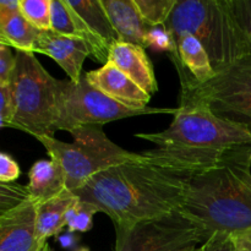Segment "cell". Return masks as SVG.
<instances>
[{
  "label": "cell",
  "mask_w": 251,
  "mask_h": 251,
  "mask_svg": "<svg viewBox=\"0 0 251 251\" xmlns=\"http://www.w3.org/2000/svg\"><path fill=\"white\" fill-rule=\"evenodd\" d=\"M16 65L10 77L15 117L10 127L33 137H54L59 118L60 81L43 68L33 53L16 51Z\"/></svg>",
  "instance_id": "obj_5"
},
{
  "label": "cell",
  "mask_w": 251,
  "mask_h": 251,
  "mask_svg": "<svg viewBox=\"0 0 251 251\" xmlns=\"http://www.w3.org/2000/svg\"><path fill=\"white\" fill-rule=\"evenodd\" d=\"M51 29L64 36L77 37L74 15L65 0H51Z\"/></svg>",
  "instance_id": "obj_24"
},
{
  "label": "cell",
  "mask_w": 251,
  "mask_h": 251,
  "mask_svg": "<svg viewBox=\"0 0 251 251\" xmlns=\"http://www.w3.org/2000/svg\"><path fill=\"white\" fill-rule=\"evenodd\" d=\"M136 137L156 146L141 153L147 162L188 178L212 169L232 150L251 145L249 130L220 118L201 100L183 95L166 130Z\"/></svg>",
  "instance_id": "obj_2"
},
{
  "label": "cell",
  "mask_w": 251,
  "mask_h": 251,
  "mask_svg": "<svg viewBox=\"0 0 251 251\" xmlns=\"http://www.w3.org/2000/svg\"><path fill=\"white\" fill-rule=\"evenodd\" d=\"M15 117V100L10 83H0V120L1 127H10Z\"/></svg>",
  "instance_id": "obj_26"
},
{
  "label": "cell",
  "mask_w": 251,
  "mask_h": 251,
  "mask_svg": "<svg viewBox=\"0 0 251 251\" xmlns=\"http://www.w3.org/2000/svg\"><path fill=\"white\" fill-rule=\"evenodd\" d=\"M29 199L41 205L61 195L66 188V176L63 167L55 159L38 161L32 166L28 173Z\"/></svg>",
  "instance_id": "obj_17"
},
{
  "label": "cell",
  "mask_w": 251,
  "mask_h": 251,
  "mask_svg": "<svg viewBox=\"0 0 251 251\" xmlns=\"http://www.w3.org/2000/svg\"><path fill=\"white\" fill-rule=\"evenodd\" d=\"M98 212L100 211L97 206L77 198L66 212V227L70 232H87L92 228L93 216Z\"/></svg>",
  "instance_id": "obj_22"
},
{
  "label": "cell",
  "mask_w": 251,
  "mask_h": 251,
  "mask_svg": "<svg viewBox=\"0 0 251 251\" xmlns=\"http://www.w3.org/2000/svg\"><path fill=\"white\" fill-rule=\"evenodd\" d=\"M120 42L147 48L154 27L147 24L134 0H100Z\"/></svg>",
  "instance_id": "obj_13"
},
{
  "label": "cell",
  "mask_w": 251,
  "mask_h": 251,
  "mask_svg": "<svg viewBox=\"0 0 251 251\" xmlns=\"http://www.w3.org/2000/svg\"><path fill=\"white\" fill-rule=\"evenodd\" d=\"M33 53H41L53 59L68 75L73 83H78L83 61L91 55L87 44L77 37L64 36L53 29L41 31L33 47Z\"/></svg>",
  "instance_id": "obj_11"
},
{
  "label": "cell",
  "mask_w": 251,
  "mask_h": 251,
  "mask_svg": "<svg viewBox=\"0 0 251 251\" xmlns=\"http://www.w3.org/2000/svg\"><path fill=\"white\" fill-rule=\"evenodd\" d=\"M171 58L179 75H189L196 82H207L216 75L210 56L193 34H183L169 44Z\"/></svg>",
  "instance_id": "obj_15"
},
{
  "label": "cell",
  "mask_w": 251,
  "mask_h": 251,
  "mask_svg": "<svg viewBox=\"0 0 251 251\" xmlns=\"http://www.w3.org/2000/svg\"><path fill=\"white\" fill-rule=\"evenodd\" d=\"M202 251H235L232 234L229 233H215L202 245Z\"/></svg>",
  "instance_id": "obj_28"
},
{
  "label": "cell",
  "mask_w": 251,
  "mask_h": 251,
  "mask_svg": "<svg viewBox=\"0 0 251 251\" xmlns=\"http://www.w3.org/2000/svg\"><path fill=\"white\" fill-rule=\"evenodd\" d=\"M115 251H194L208 239L180 211L130 228H115Z\"/></svg>",
  "instance_id": "obj_9"
},
{
  "label": "cell",
  "mask_w": 251,
  "mask_h": 251,
  "mask_svg": "<svg viewBox=\"0 0 251 251\" xmlns=\"http://www.w3.org/2000/svg\"><path fill=\"white\" fill-rule=\"evenodd\" d=\"M194 251H202V248H198V249H195V250H194Z\"/></svg>",
  "instance_id": "obj_32"
},
{
  "label": "cell",
  "mask_w": 251,
  "mask_h": 251,
  "mask_svg": "<svg viewBox=\"0 0 251 251\" xmlns=\"http://www.w3.org/2000/svg\"><path fill=\"white\" fill-rule=\"evenodd\" d=\"M66 2L110 49L115 43L120 42L100 0H66Z\"/></svg>",
  "instance_id": "obj_19"
},
{
  "label": "cell",
  "mask_w": 251,
  "mask_h": 251,
  "mask_svg": "<svg viewBox=\"0 0 251 251\" xmlns=\"http://www.w3.org/2000/svg\"><path fill=\"white\" fill-rule=\"evenodd\" d=\"M181 93L205 103L216 115L244 126L251 132V61H238L216 74L207 82L179 75Z\"/></svg>",
  "instance_id": "obj_8"
},
{
  "label": "cell",
  "mask_w": 251,
  "mask_h": 251,
  "mask_svg": "<svg viewBox=\"0 0 251 251\" xmlns=\"http://www.w3.org/2000/svg\"><path fill=\"white\" fill-rule=\"evenodd\" d=\"M70 134L74 137L71 144L49 136L37 140L46 147L50 159L61 164L66 176V188L73 193L100 172L142 157L141 153H132L115 145L98 125L78 127Z\"/></svg>",
  "instance_id": "obj_6"
},
{
  "label": "cell",
  "mask_w": 251,
  "mask_h": 251,
  "mask_svg": "<svg viewBox=\"0 0 251 251\" xmlns=\"http://www.w3.org/2000/svg\"><path fill=\"white\" fill-rule=\"evenodd\" d=\"M178 108H154L131 109L112 100L93 87L87 81L86 74L81 76L78 83L70 80L60 81V100L56 131H73L82 126L98 125L125 118L146 114H176Z\"/></svg>",
  "instance_id": "obj_7"
},
{
  "label": "cell",
  "mask_w": 251,
  "mask_h": 251,
  "mask_svg": "<svg viewBox=\"0 0 251 251\" xmlns=\"http://www.w3.org/2000/svg\"><path fill=\"white\" fill-rule=\"evenodd\" d=\"M108 63L117 66L150 96L158 91L153 66L142 47L118 42L110 49Z\"/></svg>",
  "instance_id": "obj_14"
},
{
  "label": "cell",
  "mask_w": 251,
  "mask_h": 251,
  "mask_svg": "<svg viewBox=\"0 0 251 251\" xmlns=\"http://www.w3.org/2000/svg\"><path fill=\"white\" fill-rule=\"evenodd\" d=\"M232 239L235 251H251V228L233 233Z\"/></svg>",
  "instance_id": "obj_30"
},
{
  "label": "cell",
  "mask_w": 251,
  "mask_h": 251,
  "mask_svg": "<svg viewBox=\"0 0 251 251\" xmlns=\"http://www.w3.org/2000/svg\"><path fill=\"white\" fill-rule=\"evenodd\" d=\"M39 251H51V250H50V248H49L48 243H46V244H44L43 247H42V249L39 250Z\"/></svg>",
  "instance_id": "obj_31"
},
{
  "label": "cell",
  "mask_w": 251,
  "mask_h": 251,
  "mask_svg": "<svg viewBox=\"0 0 251 251\" xmlns=\"http://www.w3.org/2000/svg\"><path fill=\"white\" fill-rule=\"evenodd\" d=\"M164 29L169 44L186 33L198 38L216 74L247 56L242 32L228 0H178Z\"/></svg>",
  "instance_id": "obj_4"
},
{
  "label": "cell",
  "mask_w": 251,
  "mask_h": 251,
  "mask_svg": "<svg viewBox=\"0 0 251 251\" xmlns=\"http://www.w3.org/2000/svg\"><path fill=\"white\" fill-rule=\"evenodd\" d=\"M188 180L142 156L100 172L74 194L109 216L115 228H130L180 210Z\"/></svg>",
  "instance_id": "obj_1"
},
{
  "label": "cell",
  "mask_w": 251,
  "mask_h": 251,
  "mask_svg": "<svg viewBox=\"0 0 251 251\" xmlns=\"http://www.w3.org/2000/svg\"><path fill=\"white\" fill-rule=\"evenodd\" d=\"M77 200V196L70 190L41 203L37 207V237L46 243L53 235L61 232L66 226L65 216L70 206Z\"/></svg>",
  "instance_id": "obj_18"
},
{
  "label": "cell",
  "mask_w": 251,
  "mask_h": 251,
  "mask_svg": "<svg viewBox=\"0 0 251 251\" xmlns=\"http://www.w3.org/2000/svg\"><path fill=\"white\" fill-rule=\"evenodd\" d=\"M21 176L20 167L11 156L6 153L0 154V181L4 184L14 183Z\"/></svg>",
  "instance_id": "obj_29"
},
{
  "label": "cell",
  "mask_w": 251,
  "mask_h": 251,
  "mask_svg": "<svg viewBox=\"0 0 251 251\" xmlns=\"http://www.w3.org/2000/svg\"><path fill=\"white\" fill-rule=\"evenodd\" d=\"M145 21L152 27L163 26L171 17L178 0H134Z\"/></svg>",
  "instance_id": "obj_20"
},
{
  "label": "cell",
  "mask_w": 251,
  "mask_h": 251,
  "mask_svg": "<svg viewBox=\"0 0 251 251\" xmlns=\"http://www.w3.org/2000/svg\"><path fill=\"white\" fill-rule=\"evenodd\" d=\"M86 77L93 87L125 107L136 110L149 107L151 96L113 64L107 63L100 69L88 71Z\"/></svg>",
  "instance_id": "obj_12"
},
{
  "label": "cell",
  "mask_w": 251,
  "mask_h": 251,
  "mask_svg": "<svg viewBox=\"0 0 251 251\" xmlns=\"http://www.w3.org/2000/svg\"><path fill=\"white\" fill-rule=\"evenodd\" d=\"M37 205L31 199L0 215V251H39L46 243L37 237Z\"/></svg>",
  "instance_id": "obj_10"
},
{
  "label": "cell",
  "mask_w": 251,
  "mask_h": 251,
  "mask_svg": "<svg viewBox=\"0 0 251 251\" xmlns=\"http://www.w3.org/2000/svg\"><path fill=\"white\" fill-rule=\"evenodd\" d=\"M29 200V194L27 186L16 183L0 185V215L17 207L21 203Z\"/></svg>",
  "instance_id": "obj_25"
},
{
  "label": "cell",
  "mask_w": 251,
  "mask_h": 251,
  "mask_svg": "<svg viewBox=\"0 0 251 251\" xmlns=\"http://www.w3.org/2000/svg\"><path fill=\"white\" fill-rule=\"evenodd\" d=\"M39 32L21 14L20 0H0V44L33 53Z\"/></svg>",
  "instance_id": "obj_16"
},
{
  "label": "cell",
  "mask_w": 251,
  "mask_h": 251,
  "mask_svg": "<svg viewBox=\"0 0 251 251\" xmlns=\"http://www.w3.org/2000/svg\"><path fill=\"white\" fill-rule=\"evenodd\" d=\"M16 65V55L12 54L11 48L0 44V83H7Z\"/></svg>",
  "instance_id": "obj_27"
},
{
  "label": "cell",
  "mask_w": 251,
  "mask_h": 251,
  "mask_svg": "<svg viewBox=\"0 0 251 251\" xmlns=\"http://www.w3.org/2000/svg\"><path fill=\"white\" fill-rule=\"evenodd\" d=\"M20 11L39 31L51 29V0H20Z\"/></svg>",
  "instance_id": "obj_21"
},
{
  "label": "cell",
  "mask_w": 251,
  "mask_h": 251,
  "mask_svg": "<svg viewBox=\"0 0 251 251\" xmlns=\"http://www.w3.org/2000/svg\"><path fill=\"white\" fill-rule=\"evenodd\" d=\"M228 4L242 32L247 51L244 59L251 61V0H228Z\"/></svg>",
  "instance_id": "obj_23"
},
{
  "label": "cell",
  "mask_w": 251,
  "mask_h": 251,
  "mask_svg": "<svg viewBox=\"0 0 251 251\" xmlns=\"http://www.w3.org/2000/svg\"><path fill=\"white\" fill-rule=\"evenodd\" d=\"M179 211L207 238L251 228V145L232 150L212 169L190 176Z\"/></svg>",
  "instance_id": "obj_3"
}]
</instances>
